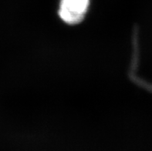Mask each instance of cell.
I'll list each match as a JSON object with an SVG mask.
<instances>
[{"label":"cell","mask_w":152,"mask_h":151,"mask_svg":"<svg viewBox=\"0 0 152 151\" xmlns=\"http://www.w3.org/2000/svg\"><path fill=\"white\" fill-rule=\"evenodd\" d=\"M89 5L90 0H61L59 15L68 24H77L85 17Z\"/></svg>","instance_id":"6da1fadb"}]
</instances>
